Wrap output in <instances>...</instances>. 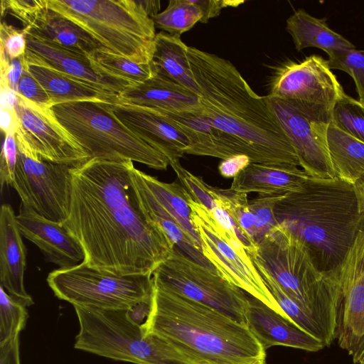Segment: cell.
<instances>
[{
	"label": "cell",
	"mask_w": 364,
	"mask_h": 364,
	"mask_svg": "<svg viewBox=\"0 0 364 364\" xmlns=\"http://www.w3.org/2000/svg\"><path fill=\"white\" fill-rule=\"evenodd\" d=\"M133 161L91 159L73 167L69 215L63 223L87 266L116 275L153 274L174 245L142 210Z\"/></svg>",
	"instance_id": "1"
},
{
	"label": "cell",
	"mask_w": 364,
	"mask_h": 364,
	"mask_svg": "<svg viewBox=\"0 0 364 364\" xmlns=\"http://www.w3.org/2000/svg\"><path fill=\"white\" fill-rule=\"evenodd\" d=\"M188 57L203 111L240 143L251 163L300 167L266 96L256 94L228 60L189 46Z\"/></svg>",
	"instance_id": "2"
},
{
	"label": "cell",
	"mask_w": 364,
	"mask_h": 364,
	"mask_svg": "<svg viewBox=\"0 0 364 364\" xmlns=\"http://www.w3.org/2000/svg\"><path fill=\"white\" fill-rule=\"evenodd\" d=\"M154 286L151 308L142 323L145 334L160 337L190 364H267L266 350L247 324Z\"/></svg>",
	"instance_id": "3"
},
{
	"label": "cell",
	"mask_w": 364,
	"mask_h": 364,
	"mask_svg": "<svg viewBox=\"0 0 364 364\" xmlns=\"http://www.w3.org/2000/svg\"><path fill=\"white\" fill-rule=\"evenodd\" d=\"M274 215L278 225L319 258L322 271L333 269L362 228L363 188L338 178H311L300 190L285 194L277 203Z\"/></svg>",
	"instance_id": "4"
},
{
	"label": "cell",
	"mask_w": 364,
	"mask_h": 364,
	"mask_svg": "<svg viewBox=\"0 0 364 364\" xmlns=\"http://www.w3.org/2000/svg\"><path fill=\"white\" fill-rule=\"evenodd\" d=\"M250 256L314 318L333 342L336 334L338 294L316 264L306 245L277 225L257 244Z\"/></svg>",
	"instance_id": "5"
},
{
	"label": "cell",
	"mask_w": 364,
	"mask_h": 364,
	"mask_svg": "<svg viewBox=\"0 0 364 364\" xmlns=\"http://www.w3.org/2000/svg\"><path fill=\"white\" fill-rule=\"evenodd\" d=\"M47 6L82 28L101 48L151 62L156 28L141 1L47 0Z\"/></svg>",
	"instance_id": "6"
},
{
	"label": "cell",
	"mask_w": 364,
	"mask_h": 364,
	"mask_svg": "<svg viewBox=\"0 0 364 364\" xmlns=\"http://www.w3.org/2000/svg\"><path fill=\"white\" fill-rule=\"evenodd\" d=\"M73 307L80 324L76 349L134 364H190L164 340L145 334L131 310Z\"/></svg>",
	"instance_id": "7"
},
{
	"label": "cell",
	"mask_w": 364,
	"mask_h": 364,
	"mask_svg": "<svg viewBox=\"0 0 364 364\" xmlns=\"http://www.w3.org/2000/svg\"><path fill=\"white\" fill-rule=\"evenodd\" d=\"M52 112L90 159L132 161L166 170L168 159L129 129L105 103L81 101L53 105Z\"/></svg>",
	"instance_id": "8"
},
{
	"label": "cell",
	"mask_w": 364,
	"mask_h": 364,
	"mask_svg": "<svg viewBox=\"0 0 364 364\" xmlns=\"http://www.w3.org/2000/svg\"><path fill=\"white\" fill-rule=\"evenodd\" d=\"M47 282L55 296L73 306L134 310L150 302L154 295L151 274L116 275L83 262L50 272Z\"/></svg>",
	"instance_id": "9"
},
{
	"label": "cell",
	"mask_w": 364,
	"mask_h": 364,
	"mask_svg": "<svg viewBox=\"0 0 364 364\" xmlns=\"http://www.w3.org/2000/svg\"><path fill=\"white\" fill-rule=\"evenodd\" d=\"M269 87L268 96L285 100L309 118L326 124L331 122L334 106L345 93L328 60L315 54L276 67Z\"/></svg>",
	"instance_id": "10"
},
{
	"label": "cell",
	"mask_w": 364,
	"mask_h": 364,
	"mask_svg": "<svg viewBox=\"0 0 364 364\" xmlns=\"http://www.w3.org/2000/svg\"><path fill=\"white\" fill-rule=\"evenodd\" d=\"M155 284L247 324L248 294L174 246L152 274Z\"/></svg>",
	"instance_id": "11"
},
{
	"label": "cell",
	"mask_w": 364,
	"mask_h": 364,
	"mask_svg": "<svg viewBox=\"0 0 364 364\" xmlns=\"http://www.w3.org/2000/svg\"><path fill=\"white\" fill-rule=\"evenodd\" d=\"M187 198L192 210V222L200 236L202 252L218 273L272 309L288 317L269 291L241 242L220 226L188 191Z\"/></svg>",
	"instance_id": "12"
},
{
	"label": "cell",
	"mask_w": 364,
	"mask_h": 364,
	"mask_svg": "<svg viewBox=\"0 0 364 364\" xmlns=\"http://www.w3.org/2000/svg\"><path fill=\"white\" fill-rule=\"evenodd\" d=\"M73 167L31 158L18 150L14 180L26 208L48 220L63 223L68 217Z\"/></svg>",
	"instance_id": "13"
},
{
	"label": "cell",
	"mask_w": 364,
	"mask_h": 364,
	"mask_svg": "<svg viewBox=\"0 0 364 364\" xmlns=\"http://www.w3.org/2000/svg\"><path fill=\"white\" fill-rule=\"evenodd\" d=\"M19 126L18 150L38 160L77 167L90 159L87 153L55 117L51 108L43 109L17 95L15 104Z\"/></svg>",
	"instance_id": "14"
},
{
	"label": "cell",
	"mask_w": 364,
	"mask_h": 364,
	"mask_svg": "<svg viewBox=\"0 0 364 364\" xmlns=\"http://www.w3.org/2000/svg\"><path fill=\"white\" fill-rule=\"evenodd\" d=\"M328 271L338 291L336 338L353 355L364 344V228L341 263Z\"/></svg>",
	"instance_id": "15"
},
{
	"label": "cell",
	"mask_w": 364,
	"mask_h": 364,
	"mask_svg": "<svg viewBox=\"0 0 364 364\" xmlns=\"http://www.w3.org/2000/svg\"><path fill=\"white\" fill-rule=\"evenodd\" d=\"M266 97L296 152L300 167L313 178H336L327 143L329 124L309 118L285 100Z\"/></svg>",
	"instance_id": "16"
},
{
	"label": "cell",
	"mask_w": 364,
	"mask_h": 364,
	"mask_svg": "<svg viewBox=\"0 0 364 364\" xmlns=\"http://www.w3.org/2000/svg\"><path fill=\"white\" fill-rule=\"evenodd\" d=\"M134 134L168 160H179L190 147L186 135L165 113L152 108L123 103H105Z\"/></svg>",
	"instance_id": "17"
},
{
	"label": "cell",
	"mask_w": 364,
	"mask_h": 364,
	"mask_svg": "<svg viewBox=\"0 0 364 364\" xmlns=\"http://www.w3.org/2000/svg\"><path fill=\"white\" fill-rule=\"evenodd\" d=\"M25 56L101 90L119 95L132 83L99 71L88 56L26 33Z\"/></svg>",
	"instance_id": "18"
},
{
	"label": "cell",
	"mask_w": 364,
	"mask_h": 364,
	"mask_svg": "<svg viewBox=\"0 0 364 364\" xmlns=\"http://www.w3.org/2000/svg\"><path fill=\"white\" fill-rule=\"evenodd\" d=\"M16 221L21 235L40 249L46 262L68 268L84 261L82 246L63 223L45 218L22 204Z\"/></svg>",
	"instance_id": "19"
},
{
	"label": "cell",
	"mask_w": 364,
	"mask_h": 364,
	"mask_svg": "<svg viewBox=\"0 0 364 364\" xmlns=\"http://www.w3.org/2000/svg\"><path fill=\"white\" fill-rule=\"evenodd\" d=\"M248 300L247 324L265 350L283 346L316 352L326 347L322 341L259 299L248 294Z\"/></svg>",
	"instance_id": "20"
},
{
	"label": "cell",
	"mask_w": 364,
	"mask_h": 364,
	"mask_svg": "<svg viewBox=\"0 0 364 364\" xmlns=\"http://www.w3.org/2000/svg\"><path fill=\"white\" fill-rule=\"evenodd\" d=\"M11 205L0 211V283L5 291L26 307L34 304L24 286L26 251Z\"/></svg>",
	"instance_id": "21"
},
{
	"label": "cell",
	"mask_w": 364,
	"mask_h": 364,
	"mask_svg": "<svg viewBox=\"0 0 364 364\" xmlns=\"http://www.w3.org/2000/svg\"><path fill=\"white\" fill-rule=\"evenodd\" d=\"M161 112L168 115L188 137L190 147L186 154L223 160L235 155H245L240 143L229 134L213 126L202 107L194 111Z\"/></svg>",
	"instance_id": "22"
},
{
	"label": "cell",
	"mask_w": 364,
	"mask_h": 364,
	"mask_svg": "<svg viewBox=\"0 0 364 364\" xmlns=\"http://www.w3.org/2000/svg\"><path fill=\"white\" fill-rule=\"evenodd\" d=\"M119 101L164 112L194 111L201 109L200 96L159 75L129 85Z\"/></svg>",
	"instance_id": "23"
},
{
	"label": "cell",
	"mask_w": 364,
	"mask_h": 364,
	"mask_svg": "<svg viewBox=\"0 0 364 364\" xmlns=\"http://www.w3.org/2000/svg\"><path fill=\"white\" fill-rule=\"evenodd\" d=\"M313 178L299 166L251 163L233 178L230 190L259 195H285L300 190Z\"/></svg>",
	"instance_id": "24"
},
{
	"label": "cell",
	"mask_w": 364,
	"mask_h": 364,
	"mask_svg": "<svg viewBox=\"0 0 364 364\" xmlns=\"http://www.w3.org/2000/svg\"><path fill=\"white\" fill-rule=\"evenodd\" d=\"M23 30L26 33L87 56L101 48L100 43L90 33L66 17L48 8L47 3Z\"/></svg>",
	"instance_id": "25"
},
{
	"label": "cell",
	"mask_w": 364,
	"mask_h": 364,
	"mask_svg": "<svg viewBox=\"0 0 364 364\" xmlns=\"http://www.w3.org/2000/svg\"><path fill=\"white\" fill-rule=\"evenodd\" d=\"M28 71L41 83L53 105L92 101L113 103L117 95L101 90L25 56Z\"/></svg>",
	"instance_id": "26"
},
{
	"label": "cell",
	"mask_w": 364,
	"mask_h": 364,
	"mask_svg": "<svg viewBox=\"0 0 364 364\" xmlns=\"http://www.w3.org/2000/svg\"><path fill=\"white\" fill-rule=\"evenodd\" d=\"M131 172L141 208L148 219L157 225L175 247L183 254L196 263L218 272L174 218L151 193L141 177L140 170L133 165Z\"/></svg>",
	"instance_id": "27"
},
{
	"label": "cell",
	"mask_w": 364,
	"mask_h": 364,
	"mask_svg": "<svg viewBox=\"0 0 364 364\" xmlns=\"http://www.w3.org/2000/svg\"><path fill=\"white\" fill-rule=\"evenodd\" d=\"M286 30L299 52L306 48H317L325 51L330 59L355 48L348 40L330 28L325 18H316L304 9L295 11L287 19Z\"/></svg>",
	"instance_id": "28"
},
{
	"label": "cell",
	"mask_w": 364,
	"mask_h": 364,
	"mask_svg": "<svg viewBox=\"0 0 364 364\" xmlns=\"http://www.w3.org/2000/svg\"><path fill=\"white\" fill-rule=\"evenodd\" d=\"M187 46L180 36L157 33L151 63L156 75L166 77L200 96L193 76Z\"/></svg>",
	"instance_id": "29"
},
{
	"label": "cell",
	"mask_w": 364,
	"mask_h": 364,
	"mask_svg": "<svg viewBox=\"0 0 364 364\" xmlns=\"http://www.w3.org/2000/svg\"><path fill=\"white\" fill-rule=\"evenodd\" d=\"M327 143L337 178L353 185L364 183V143L331 122L327 129Z\"/></svg>",
	"instance_id": "30"
},
{
	"label": "cell",
	"mask_w": 364,
	"mask_h": 364,
	"mask_svg": "<svg viewBox=\"0 0 364 364\" xmlns=\"http://www.w3.org/2000/svg\"><path fill=\"white\" fill-rule=\"evenodd\" d=\"M140 175L156 200L174 218L195 245L201 250L200 236L191 220L192 210L188 204L187 191L184 187L177 181H161L141 171Z\"/></svg>",
	"instance_id": "31"
},
{
	"label": "cell",
	"mask_w": 364,
	"mask_h": 364,
	"mask_svg": "<svg viewBox=\"0 0 364 364\" xmlns=\"http://www.w3.org/2000/svg\"><path fill=\"white\" fill-rule=\"evenodd\" d=\"M88 57L99 71L132 84L144 82L156 75L151 62L141 63L128 57L109 53L103 48L97 49Z\"/></svg>",
	"instance_id": "32"
},
{
	"label": "cell",
	"mask_w": 364,
	"mask_h": 364,
	"mask_svg": "<svg viewBox=\"0 0 364 364\" xmlns=\"http://www.w3.org/2000/svg\"><path fill=\"white\" fill-rule=\"evenodd\" d=\"M254 264L284 314L303 330L322 341L326 346H328L332 342L321 326L284 291L263 267L258 264Z\"/></svg>",
	"instance_id": "33"
},
{
	"label": "cell",
	"mask_w": 364,
	"mask_h": 364,
	"mask_svg": "<svg viewBox=\"0 0 364 364\" xmlns=\"http://www.w3.org/2000/svg\"><path fill=\"white\" fill-rule=\"evenodd\" d=\"M203 14L192 0H171L167 7L152 17L156 28L180 36L200 22Z\"/></svg>",
	"instance_id": "34"
},
{
	"label": "cell",
	"mask_w": 364,
	"mask_h": 364,
	"mask_svg": "<svg viewBox=\"0 0 364 364\" xmlns=\"http://www.w3.org/2000/svg\"><path fill=\"white\" fill-rule=\"evenodd\" d=\"M211 191L218 204L226 210L240 229L257 245L255 219L252 213L247 193L211 186Z\"/></svg>",
	"instance_id": "35"
},
{
	"label": "cell",
	"mask_w": 364,
	"mask_h": 364,
	"mask_svg": "<svg viewBox=\"0 0 364 364\" xmlns=\"http://www.w3.org/2000/svg\"><path fill=\"white\" fill-rule=\"evenodd\" d=\"M331 123L364 143V103L344 93L336 103Z\"/></svg>",
	"instance_id": "36"
},
{
	"label": "cell",
	"mask_w": 364,
	"mask_h": 364,
	"mask_svg": "<svg viewBox=\"0 0 364 364\" xmlns=\"http://www.w3.org/2000/svg\"><path fill=\"white\" fill-rule=\"evenodd\" d=\"M28 317L26 306L0 285V345L18 335L25 328Z\"/></svg>",
	"instance_id": "37"
},
{
	"label": "cell",
	"mask_w": 364,
	"mask_h": 364,
	"mask_svg": "<svg viewBox=\"0 0 364 364\" xmlns=\"http://www.w3.org/2000/svg\"><path fill=\"white\" fill-rule=\"evenodd\" d=\"M169 165L176 173L181 184L191 195V198L204 206L210 213L219 207L213 196L211 186L208 185L202 178L197 176L182 166L179 160L169 162Z\"/></svg>",
	"instance_id": "38"
},
{
	"label": "cell",
	"mask_w": 364,
	"mask_h": 364,
	"mask_svg": "<svg viewBox=\"0 0 364 364\" xmlns=\"http://www.w3.org/2000/svg\"><path fill=\"white\" fill-rule=\"evenodd\" d=\"M284 195H259L249 200V205L255 219L258 244L277 225L274 215L277 203Z\"/></svg>",
	"instance_id": "39"
},
{
	"label": "cell",
	"mask_w": 364,
	"mask_h": 364,
	"mask_svg": "<svg viewBox=\"0 0 364 364\" xmlns=\"http://www.w3.org/2000/svg\"><path fill=\"white\" fill-rule=\"evenodd\" d=\"M331 69L342 70L354 80L358 100L364 103V50L351 49L328 59Z\"/></svg>",
	"instance_id": "40"
},
{
	"label": "cell",
	"mask_w": 364,
	"mask_h": 364,
	"mask_svg": "<svg viewBox=\"0 0 364 364\" xmlns=\"http://www.w3.org/2000/svg\"><path fill=\"white\" fill-rule=\"evenodd\" d=\"M16 94L43 109H50L53 105L45 89L27 69L26 64L18 83Z\"/></svg>",
	"instance_id": "41"
},
{
	"label": "cell",
	"mask_w": 364,
	"mask_h": 364,
	"mask_svg": "<svg viewBox=\"0 0 364 364\" xmlns=\"http://www.w3.org/2000/svg\"><path fill=\"white\" fill-rule=\"evenodd\" d=\"M18 159V147L16 132L5 134L2 145L0 162V184L2 191L4 186L12 185Z\"/></svg>",
	"instance_id": "42"
},
{
	"label": "cell",
	"mask_w": 364,
	"mask_h": 364,
	"mask_svg": "<svg viewBox=\"0 0 364 364\" xmlns=\"http://www.w3.org/2000/svg\"><path fill=\"white\" fill-rule=\"evenodd\" d=\"M1 49L9 59H14L25 55L26 51V34L23 29L1 21L0 26Z\"/></svg>",
	"instance_id": "43"
},
{
	"label": "cell",
	"mask_w": 364,
	"mask_h": 364,
	"mask_svg": "<svg viewBox=\"0 0 364 364\" xmlns=\"http://www.w3.org/2000/svg\"><path fill=\"white\" fill-rule=\"evenodd\" d=\"M47 0H2L1 16L9 13L17 18L26 28L34 15L46 5Z\"/></svg>",
	"instance_id": "44"
},
{
	"label": "cell",
	"mask_w": 364,
	"mask_h": 364,
	"mask_svg": "<svg viewBox=\"0 0 364 364\" xmlns=\"http://www.w3.org/2000/svg\"><path fill=\"white\" fill-rule=\"evenodd\" d=\"M193 2L200 8L203 14L200 22L206 23L210 18L218 16L220 14L222 9L228 6H238L244 1L228 0H194Z\"/></svg>",
	"instance_id": "45"
},
{
	"label": "cell",
	"mask_w": 364,
	"mask_h": 364,
	"mask_svg": "<svg viewBox=\"0 0 364 364\" xmlns=\"http://www.w3.org/2000/svg\"><path fill=\"white\" fill-rule=\"evenodd\" d=\"M25 68V55L9 61V65L1 70V82L16 92L18 83Z\"/></svg>",
	"instance_id": "46"
},
{
	"label": "cell",
	"mask_w": 364,
	"mask_h": 364,
	"mask_svg": "<svg viewBox=\"0 0 364 364\" xmlns=\"http://www.w3.org/2000/svg\"><path fill=\"white\" fill-rule=\"evenodd\" d=\"M250 164L247 156L235 155L222 160L218 166V171L225 178H234Z\"/></svg>",
	"instance_id": "47"
},
{
	"label": "cell",
	"mask_w": 364,
	"mask_h": 364,
	"mask_svg": "<svg viewBox=\"0 0 364 364\" xmlns=\"http://www.w3.org/2000/svg\"><path fill=\"white\" fill-rule=\"evenodd\" d=\"M0 364H21L18 335L0 345Z\"/></svg>",
	"instance_id": "48"
},
{
	"label": "cell",
	"mask_w": 364,
	"mask_h": 364,
	"mask_svg": "<svg viewBox=\"0 0 364 364\" xmlns=\"http://www.w3.org/2000/svg\"><path fill=\"white\" fill-rule=\"evenodd\" d=\"M18 126L19 121L15 107L1 105L0 127L4 135L16 132Z\"/></svg>",
	"instance_id": "49"
},
{
	"label": "cell",
	"mask_w": 364,
	"mask_h": 364,
	"mask_svg": "<svg viewBox=\"0 0 364 364\" xmlns=\"http://www.w3.org/2000/svg\"><path fill=\"white\" fill-rule=\"evenodd\" d=\"M141 3L146 14L151 18L159 13L160 1H141Z\"/></svg>",
	"instance_id": "50"
},
{
	"label": "cell",
	"mask_w": 364,
	"mask_h": 364,
	"mask_svg": "<svg viewBox=\"0 0 364 364\" xmlns=\"http://www.w3.org/2000/svg\"><path fill=\"white\" fill-rule=\"evenodd\" d=\"M352 356L355 364H364V344Z\"/></svg>",
	"instance_id": "51"
}]
</instances>
